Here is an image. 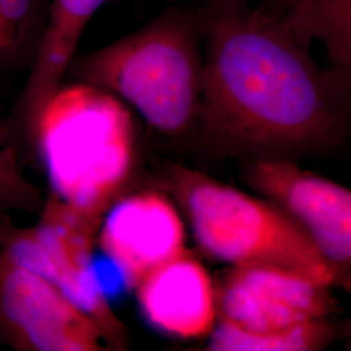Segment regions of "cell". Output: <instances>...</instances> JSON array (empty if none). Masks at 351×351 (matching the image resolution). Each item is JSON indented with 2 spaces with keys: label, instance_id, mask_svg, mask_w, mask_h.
Instances as JSON below:
<instances>
[{
  "label": "cell",
  "instance_id": "7",
  "mask_svg": "<svg viewBox=\"0 0 351 351\" xmlns=\"http://www.w3.org/2000/svg\"><path fill=\"white\" fill-rule=\"evenodd\" d=\"M246 182L290 216L346 278L351 262V191L280 158L254 160Z\"/></svg>",
  "mask_w": 351,
  "mask_h": 351
},
{
  "label": "cell",
  "instance_id": "11",
  "mask_svg": "<svg viewBox=\"0 0 351 351\" xmlns=\"http://www.w3.org/2000/svg\"><path fill=\"white\" fill-rule=\"evenodd\" d=\"M107 0H50L47 20L13 120L33 142L39 114L60 88L88 21Z\"/></svg>",
  "mask_w": 351,
  "mask_h": 351
},
{
  "label": "cell",
  "instance_id": "4",
  "mask_svg": "<svg viewBox=\"0 0 351 351\" xmlns=\"http://www.w3.org/2000/svg\"><path fill=\"white\" fill-rule=\"evenodd\" d=\"M175 191L198 245L215 259L276 265L326 288L346 284L308 234L274 203L189 171L176 173Z\"/></svg>",
  "mask_w": 351,
  "mask_h": 351
},
{
  "label": "cell",
  "instance_id": "12",
  "mask_svg": "<svg viewBox=\"0 0 351 351\" xmlns=\"http://www.w3.org/2000/svg\"><path fill=\"white\" fill-rule=\"evenodd\" d=\"M255 5L306 49L320 42L336 69L349 73L351 0H258Z\"/></svg>",
  "mask_w": 351,
  "mask_h": 351
},
{
  "label": "cell",
  "instance_id": "10",
  "mask_svg": "<svg viewBox=\"0 0 351 351\" xmlns=\"http://www.w3.org/2000/svg\"><path fill=\"white\" fill-rule=\"evenodd\" d=\"M147 323L178 339L213 332L217 297L207 269L186 251L152 269L136 287Z\"/></svg>",
  "mask_w": 351,
  "mask_h": 351
},
{
  "label": "cell",
  "instance_id": "9",
  "mask_svg": "<svg viewBox=\"0 0 351 351\" xmlns=\"http://www.w3.org/2000/svg\"><path fill=\"white\" fill-rule=\"evenodd\" d=\"M97 242L134 289L152 269L184 252L185 228L172 202L145 190L116 199L101 219Z\"/></svg>",
  "mask_w": 351,
  "mask_h": 351
},
{
  "label": "cell",
  "instance_id": "14",
  "mask_svg": "<svg viewBox=\"0 0 351 351\" xmlns=\"http://www.w3.org/2000/svg\"><path fill=\"white\" fill-rule=\"evenodd\" d=\"M335 330L324 320H317L289 330L252 335L220 320L213 326L210 350L217 351H313L326 348Z\"/></svg>",
  "mask_w": 351,
  "mask_h": 351
},
{
  "label": "cell",
  "instance_id": "1",
  "mask_svg": "<svg viewBox=\"0 0 351 351\" xmlns=\"http://www.w3.org/2000/svg\"><path fill=\"white\" fill-rule=\"evenodd\" d=\"M197 124L221 146L263 158L314 149L346 125V73L324 72L310 49L250 0H207Z\"/></svg>",
  "mask_w": 351,
  "mask_h": 351
},
{
  "label": "cell",
  "instance_id": "5",
  "mask_svg": "<svg viewBox=\"0 0 351 351\" xmlns=\"http://www.w3.org/2000/svg\"><path fill=\"white\" fill-rule=\"evenodd\" d=\"M101 221L75 211L51 191L37 226H7L0 250L60 289L97 322L107 346L120 348L125 345V328L113 313L93 263Z\"/></svg>",
  "mask_w": 351,
  "mask_h": 351
},
{
  "label": "cell",
  "instance_id": "13",
  "mask_svg": "<svg viewBox=\"0 0 351 351\" xmlns=\"http://www.w3.org/2000/svg\"><path fill=\"white\" fill-rule=\"evenodd\" d=\"M50 0H0V68L32 63Z\"/></svg>",
  "mask_w": 351,
  "mask_h": 351
},
{
  "label": "cell",
  "instance_id": "2",
  "mask_svg": "<svg viewBox=\"0 0 351 351\" xmlns=\"http://www.w3.org/2000/svg\"><path fill=\"white\" fill-rule=\"evenodd\" d=\"M52 193L101 220L132 175L136 129L120 98L77 82L60 86L39 114L33 142Z\"/></svg>",
  "mask_w": 351,
  "mask_h": 351
},
{
  "label": "cell",
  "instance_id": "15",
  "mask_svg": "<svg viewBox=\"0 0 351 351\" xmlns=\"http://www.w3.org/2000/svg\"><path fill=\"white\" fill-rule=\"evenodd\" d=\"M8 226V224H5V223H0V237H1V234H3V232H4V229Z\"/></svg>",
  "mask_w": 351,
  "mask_h": 351
},
{
  "label": "cell",
  "instance_id": "6",
  "mask_svg": "<svg viewBox=\"0 0 351 351\" xmlns=\"http://www.w3.org/2000/svg\"><path fill=\"white\" fill-rule=\"evenodd\" d=\"M0 326L23 351H101L97 322L45 277L0 250Z\"/></svg>",
  "mask_w": 351,
  "mask_h": 351
},
{
  "label": "cell",
  "instance_id": "3",
  "mask_svg": "<svg viewBox=\"0 0 351 351\" xmlns=\"http://www.w3.org/2000/svg\"><path fill=\"white\" fill-rule=\"evenodd\" d=\"M133 106L158 132L178 136L198 121L203 55L198 17L169 10L66 71Z\"/></svg>",
  "mask_w": 351,
  "mask_h": 351
},
{
  "label": "cell",
  "instance_id": "8",
  "mask_svg": "<svg viewBox=\"0 0 351 351\" xmlns=\"http://www.w3.org/2000/svg\"><path fill=\"white\" fill-rule=\"evenodd\" d=\"M217 308L228 324L252 335L289 330L324 320L333 308L328 288L301 274L268 264L234 265Z\"/></svg>",
  "mask_w": 351,
  "mask_h": 351
}]
</instances>
